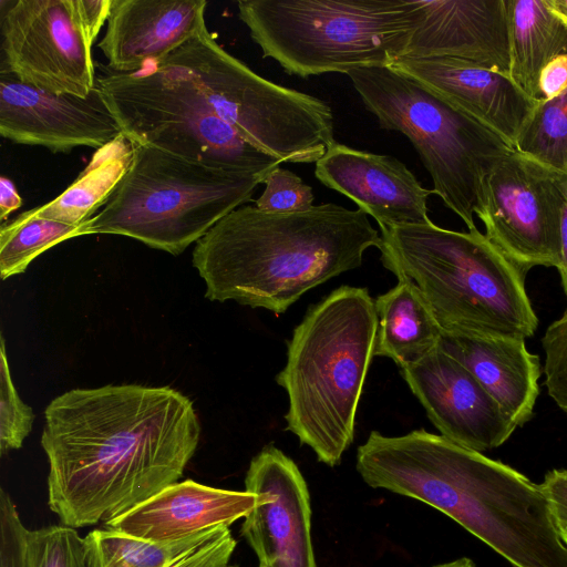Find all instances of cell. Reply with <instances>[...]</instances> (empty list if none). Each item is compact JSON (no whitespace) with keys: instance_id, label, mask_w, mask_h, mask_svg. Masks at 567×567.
<instances>
[{"instance_id":"cell-7","label":"cell","mask_w":567,"mask_h":567,"mask_svg":"<svg viewBox=\"0 0 567 567\" xmlns=\"http://www.w3.org/2000/svg\"><path fill=\"white\" fill-rule=\"evenodd\" d=\"M132 163L84 235H123L182 254L221 218L251 200L264 178L186 161L133 143Z\"/></svg>"},{"instance_id":"cell-2","label":"cell","mask_w":567,"mask_h":567,"mask_svg":"<svg viewBox=\"0 0 567 567\" xmlns=\"http://www.w3.org/2000/svg\"><path fill=\"white\" fill-rule=\"evenodd\" d=\"M364 481L436 508L514 567H567V546L540 485L442 435L419 429L378 436Z\"/></svg>"},{"instance_id":"cell-15","label":"cell","mask_w":567,"mask_h":567,"mask_svg":"<svg viewBox=\"0 0 567 567\" xmlns=\"http://www.w3.org/2000/svg\"><path fill=\"white\" fill-rule=\"evenodd\" d=\"M401 373L441 435L461 446L482 453L501 446L517 427L476 378L440 346Z\"/></svg>"},{"instance_id":"cell-39","label":"cell","mask_w":567,"mask_h":567,"mask_svg":"<svg viewBox=\"0 0 567 567\" xmlns=\"http://www.w3.org/2000/svg\"><path fill=\"white\" fill-rule=\"evenodd\" d=\"M430 567H477L475 565V563L467 558V557H462V558H457V559H454V560H451V561H447V563H443V564H439V565H434V566H430Z\"/></svg>"},{"instance_id":"cell-24","label":"cell","mask_w":567,"mask_h":567,"mask_svg":"<svg viewBox=\"0 0 567 567\" xmlns=\"http://www.w3.org/2000/svg\"><path fill=\"white\" fill-rule=\"evenodd\" d=\"M509 76L529 97H539L543 69L567 54V25L547 0H506Z\"/></svg>"},{"instance_id":"cell-34","label":"cell","mask_w":567,"mask_h":567,"mask_svg":"<svg viewBox=\"0 0 567 567\" xmlns=\"http://www.w3.org/2000/svg\"><path fill=\"white\" fill-rule=\"evenodd\" d=\"M81 24L93 45L101 28L107 21L112 0H74Z\"/></svg>"},{"instance_id":"cell-4","label":"cell","mask_w":567,"mask_h":567,"mask_svg":"<svg viewBox=\"0 0 567 567\" xmlns=\"http://www.w3.org/2000/svg\"><path fill=\"white\" fill-rule=\"evenodd\" d=\"M378 316L368 289L341 286L307 310L287 342L276 382L288 395L286 430L318 461L340 464L374 357Z\"/></svg>"},{"instance_id":"cell-25","label":"cell","mask_w":567,"mask_h":567,"mask_svg":"<svg viewBox=\"0 0 567 567\" xmlns=\"http://www.w3.org/2000/svg\"><path fill=\"white\" fill-rule=\"evenodd\" d=\"M134 154L132 142L122 133L96 150L79 177L54 199L32 208L40 216L82 225L107 202L127 172Z\"/></svg>"},{"instance_id":"cell-1","label":"cell","mask_w":567,"mask_h":567,"mask_svg":"<svg viewBox=\"0 0 567 567\" xmlns=\"http://www.w3.org/2000/svg\"><path fill=\"white\" fill-rule=\"evenodd\" d=\"M48 504L62 525L106 523L182 477L200 424L169 386L74 389L44 412Z\"/></svg>"},{"instance_id":"cell-36","label":"cell","mask_w":567,"mask_h":567,"mask_svg":"<svg viewBox=\"0 0 567 567\" xmlns=\"http://www.w3.org/2000/svg\"><path fill=\"white\" fill-rule=\"evenodd\" d=\"M22 199L14 184L6 176L0 177V219L3 223L9 215L20 208Z\"/></svg>"},{"instance_id":"cell-8","label":"cell","mask_w":567,"mask_h":567,"mask_svg":"<svg viewBox=\"0 0 567 567\" xmlns=\"http://www.w3.org/2000/svg\"><path fill=\"white\" fill-rule=\"evenodd\" d=\"M379 126L405 135L433 192L468 230L476 228L486 177L515 148L502 136L390 66L347 73Z\"/></svg>"},{"instance_id":"cell-3","label":"cell","mask_w":567,"mask_h":567,"mask_svg":"<svg viewBox=\"0 0 567 567\" xmlns=\"http://www.w3.org/2000/svg\"><path fill=\"white\" fill-rule=\"evenodd\" d=\"M381 234L361 209L326 203L268 213L244 205L221 218L193 250L206 298L284 313L303 293L361 266Z\"/></svg>"},{"instance_id":"cell-29","label":"cell","mask_w":567,"mask_h":567,"mask_svg":"<svg viewBox=\"0 0 567 567\" xmlns=\"http://www.w3.org/2000/svg\"><path fill=\"white\" fill-rule=\"evenodd\" d=\"M0 377V452L6 453L21 447L29 435L34 414L19 396L11 379L4 338L1 337Z\"/></svg>"},{"instance_id":"cell-42","label":"cell","mask_w":567,"mask_h":567,"mask_svg":"<svg viewBox=\"0 0 567 567\" xmlns=\"http://www.w3.org/2000/svg\"><path fill=\"white\" fill-rule=\"evenodd\" d=\"M564 183H565V189H566V194H567V173L564 176Z\"/></svg>"},{"instance_id":"cell-38","label":"cell","mask_w":567,"mask_h":567,"mask_svg":"<svg viewBox=\"0 0 567 567\" xmlns=\"http://www.w3.org/2000/svg\"><path fill=\"white\" fill-rule=\"evenodd\" d=\"M551 11L567 25V0H547Z\"/></svg>"},{"instance_id":"cell-16","label":"cell","mask_w":567,"mask_h":567,"mask_svg":"<svg viewBox=\"0 0 567 567\" xmlns=\"http://www.w3.org/2000/svg\"><path fill=\"white\" fill-rule=\"evenodd\" d=\"M315 175L328 188L353 200L380 229L431 223L427 198L434 194L398 158L334 143L316 163Z\"/></svg>"},{"instance_id":"cell-14","label":"cell","mask_w":567,"mask_h":567,"mask_svg":"<svg viewBox=\"0 0 567 567\" xmlns=\"http://www.w3.org/2000/svg\"><path fill=\"white\" fill-rule=\"evenodd\" d=\"M0 134L58 153L79 146L99 150L122 130L97 86L86 97L55 94L0 70Z\"/></svg>"},{"instance_id":"cell-37","label":"cell","mask_w":567,"mask_h":567,"mask_svg":"<svg viewBox=\"0 0 567 567\" xmlns=\"http://www.w3.org/2000/svg\"><path fill=\"white\" fill-rule=\"evenodd\" d=\"M560 235H561V258H560V264L557 267V269L559 271L564 292L567 298V194H566V199H565L563 210H561Z\"/></svg>"},{"instance_id":"cell-6","label":"cell","mask_w":567,"mask_h":567,"mask_svg":"<svg viewBox=\"0 0 567 567\" xmlns=\"http://www.w3.org/2000/svg\"><path fill=\"white\" fill-rule=\"evenodd\" d=\"M238 17L286 73L391 66L422 22L420 0H240Z\"/></svg>"},{"instance_id":"cell-35","label":"cell","mask_w":567,"mask_h":567,"mask_svg":"<svg viewBox=\"0 0 567 567\" xmlns=\"http://www.w3.org/2000/svg\"><path fill=\"white\" fill-rule=\"evenodd\" d=\"M567 90V54L553 59L539 78L540 100H550Z\"/></svg>"},{"instance_id":"cell-27","label":"cell","mask_w":567,"mask_h":567,"mask_svg":"<svg viewBox=\"0 0 567 567\" xmlns=\"http://www.w3.org/2000/svg\"><path fill=\"white\" fill-rule=\"evenodd\" d=\"M514 148L558 173H567V90L540 100Z\"/></svg>"},{"instance_id":"cell-43","label":"cell","mask_w":567,"mask_h":567,"mask_svg":"<svg viewBox=\"0 0 567 567\" xmlns=\"http://www.w3.org/2000/svg\"><path fill=\"white\" fill-rule=\"evenodd\" d=\"M259 567H268V566L259 564Z\"/></svg>"},{"instance_id":"cell-40","label":"cell","mask_w":567,"mask_h":567,"mask_svg":"<svg viewBox=\"0 0 567 567\" xmlns=\"http://www.w3.org/2000/svg\"><path fill=\"white\" fill-rule=\"evenodd\" d=\"M228 563L225 560H212L202 564H197L190 567H227Z\"/></svg>"},{"instance_id":"cell-32","label":"cell","mask_w":567,"mask_h":567,"mask_svg":"<svg viewBox=\"0 0 567 567\" xmlns=\"http://www.w3.org/2000/svg\"><path fill=\"white\" fill-rule=\"evenodd\" d=\"M27 532L8 492H0V567H29Z\"/></svg>"},{"instance_id":"cell-30","label":"cell","mask_w":567,"mask_h":567,"mask_svg":"<svg viewBox=\"0 0 567 567\" xmlns=\"http://www.w3.org/2000/svg\"><path fill=\"white\" fill-rule=\"evenodd\" d=\"M265 190L256 199V207L268 213H293L310 209L315 195L311 186L289 169L280 166L264 179Z\"/></svg>"},{"instance_id":"cell-28","label":"cell","mask_w":567,"mask_h":567,"mask_svg":"<svg viewBox=\"0 0 567 567\" xmlns=\"http://www.w3.org/2000/svg\"><path fill=\"white\" fill-rule=\"evenodd\" d=\"M27 551L29 567H87L83 538L62 524L28 529Z\"/></svg>"},{"instance_id":"cell-44","label":"cell","mask_w":567,"mask_h":567,"mask_svg":"<svg viewBox=\"0 0 567 567\" xmlns=\"http://www.w3.org/2000/svg\"><path fill=\"white\" fill-rule=\"evenodd\" d=\"M227 567H237V566H235V565H233V566H229V565H228Z\"/></svg>"},{"instance_id":"cell-22","label":"cell","mask_w":567,"mask_h":567,"mask_svg":"<svg viewBox=\"0 0 567 567\" xmlns=\"http://www.w3.org/2000/svg\"><path fill=\"white\" fill-rule=\"evenodd\" d=\"M87 567H190L230 560L236 540L228 526H218L174 540H150L110 528L83 537Z\"/></svg>"},{"instance_id":"cell-19","label":"cell","mask_w":567,"mask_h":567,"mask_svg":"<svg viewBox=\"0 0 567 567\" xmlns=\"http://www.w3.org/2000/svg\"><path fill=\"white\" fill-rule=\"evenodd\" d=\"M206 0H112L97 47L107 66L136 73L195 35L205 22Z\"/></svg>"},{"instance_id":"cell-5","label":"cell","mask_w":567,"mask_h":567,"mask_svg":"<svg viewBox=\"0 0 567 567\" xmlns=\"http://www.w3.org/2000/svg\"><path fill=\"white\" fill-rule=\"evenodd\" d=\"M380 230L382 265L416 285L442 332L524 340L535 333L525 274L477 228L431 221Z\"/></svg>"},{"instance_id":"cell-41","label":"cell","mask_w":567,"mask_h":567,"mask_svg":"<svg viewBox=\"0 0 567 567\" xmlns=\"http://www.w3.org/2000/svg\"><path fill=\"white\" fill-rule=\"evenodd\" d=\"M557 527L563 542L567 546V524H557Z\"/></svg>"},{"instance_id":"cell-9","label":"cell","mask_w":567,"mask_h":567,"mask_svg":"<svg viewBox=\"0 0 567 567\" xmlns=\"http://www.w3.org/2000/svg\"><path fill=\"white\" fill-rule=\"evenodd\" d=\"M151 64L184 73L219 118L281 163H317L336 143L328 103L261 78L228 53L206 24Z\"/></svg>"},{"instance_id":"cell-11","label":"cell","mask_w":567,"mask_h":567,"mask_svg":"<svg viewBox=\"0 0 567 567\" xmlns=\"http://www.w3.org/2000/svg\"><path fill=\"white\" fill-rule=\"evenodd\" d=\"M564 176L514 150L485 179L476 215L485 236L524 274L560 264Z\"/></svg>"},{"instance_id":"cell-12","label":"cell","mask_w":567,"mask_h":567,"mask_svg":"<svg viewBox=\"0 0 567 567\" xmlns=\"http://www.w3.org/2000/svg\"><path fill=\"white\" fill-rule=\"evenodd\" d=\"M1 70L55 94L96 86L92 44L74 0H1Z\"/></svg>"},{"instance_id":"cell-33","label":"cell","mask_w":567,"mask_h":567,"mask_svg":"<svg viewBox=\"0 0 567 567\" xmlns=\"http://www.w3.org/2000/svg\"><path fill=\"white\" fill-rule=\"evenodd\" d=\"M557 524H567V470L548 472L542 484Z\"/></svg>"},{"instance_id":"cell-17","label":"cell","mask_w":567,"mask_h":567,"mask_svg":"<svg viewBox=\"0 0 567 567\" xmlns=\"http://www.w3.org/2000/svg\"><path fill=\"white\" fill-rule=\"evenodd\" d=\"M391 69L410 78L485 125L513 147L540 102L506 73L445 58H401Z\"/></svg>"},{"instance_id":"cell-21","label":"cell","mask_w":567,"mask_h":567,"mask_svg":"<svg viewBox=\"0 0 567 567\" xmlns=\"http://www.w3.org/2000/svg\"><path fill=\"white\" fill-rule=\"evenodd\" d=\"M439 346L476 378L517 426L529 421L539 394L540 364L524 339L442 332Z\"/></svg>"},{"instance_id":"cell-31","label":"cell","mask_w":567,"mask_h":567,"mask_svg":"<svg viewBox=\"0 0 567 567\" xmlns=\"http://www.w3.org/2000/svg\"><path fill=\"white\" fill-rule=\"evenodd\" d=\"M545 385L548 395L567 414V310L545 331Z\"/></svg>"},{"instance_id":"cell-23","label":"cell","mask_w":567,"mask_h":567,"mask_svg":"<svg viewBox=\"0 0 567 567\" xmlns=\"http://www.w3.org/2000/svg\"><path fill=\"white\" fill-rule=\"evenodd\" d=\"M375 300L378 329L374 357L393 360L400 369L423 359L440 343L442 330L416 285L400 276Z\"/></svg>"},{"instance_id":"cell-26","label":"cell","mask_w":567,"mask_h":567,"mask_svg":"<svg viewBox=\"0 0 567 567\" xmlns=\"http://www.w3.org/2000/svg\"><path fill=\"white\" fill-rule=\"evenodd\" d=\"M83 235L84 223L72 225L40 217L33 209L21 213L0 229L1 279L23 272L45 250Z\"/></svg>"},{"instance_id":"cell-10","label":"cell","mask_w":567,"mask_h":567,"mask_svg":"<svg viewBox=\"0 0 567 567\" xmlns=\"http://www.w3.org/2000/svg\"><path fill=\"white\" fill-rule=\"evenodd\" d=\"M96 86L133 143L226 172L265 177L280 161L246 142L217 116L179 70L151 64L136 73L110 71Z\"/></svg>"},{"instance_id":"cell-20","label":"cell","mask_w":567,"mask_h":567,"mask_svg":"<svg viewBox=\"0 0 567 567\" xmlns=\"http://www.w3.org/2000/svg\"><path fill=\"white\" fill-rule=\"evenodd\" d=\"M258 494L207 486L193 480L176 482L105 528L150 540H174L245 518Z\"/></svg>"},{"instance_id":"cell-13","label":"cell","mask_w":567,"mask_h":567,"mask_svg":"<svg viewBox=\"0 0 567 567\" xmlns=\"http://www.w3.org/2000/svg\"><path fill=\"white\" fill-rule=\"evenodd\" d=\"M245 487L259 496L241 525V535L259 563L268 567H317L310 495L297 464L268 444L250 461Z\"/></svg>"},{"instance_id":"cell-18","label":"cell","mask_w":567,"mask_h":567,"mask_svg":"<svg viewBox=\"0 0 567 567\" xmlns=\"http://www.w3.org/2000/svg\"><path fill=\"white\" fill-rule=\"evenodd\" d=\"M423 18L403 58H445L509 75L506 0H420Z\"/></svg>"}]
</instances>
